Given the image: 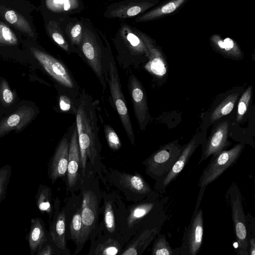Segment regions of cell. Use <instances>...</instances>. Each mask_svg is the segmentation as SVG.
I'll list each match as a JSON object with an SVG mask.
<instances>
[{
  "label": "cell",
  "instance_id": "cell-1",
  "mask_svg": "<svg viewBox=\"0 0 255 255\" xmlns=\"http://www.w3.org/2000/svg\"><path fill=\"white\" fill-rule=\"evenodd\" d=\"M80 102L76 112V128L80 163L84 174L87 159L94 158L97 152L99 129L94 104L85 96Z\"/></svg>",
  "mask_w": 255,
  "mask_h": 255
},
{
  "label": "cell",
  "instance_id": "cell-2",
  "mask_svg": "<svg viewBox=\"0 0 255 255\" xmlns=\"http://www.w3.org/2000/svg\"><path fill=\"white\" fill-rule=\"evenodd\" d=\"M36 8L30 0H0V19L24 38L36 41L38 32L32 15Z\"/></svg>",
  "mask_w": 255,
  "mask_h": 255
},
{
  "label": "cell",
  "instance_id": "cell-3",
  "mask_svg": "<svg viewBox=\"0 0 255 255\" xmlns=\"http://www.w3.org/2000/svg\"><path fill=\"white\" fill-rule=\"evenodd\" d=\"M84 34L79 52L85 57L100 80L103 89L106 87L102 69V59L105 54L108 39L91 20L84 18Z\"/></svg>",
  "mask_w": 255,
  "mask_h": 255
},
{
  "label": "cell",
  "instance_id": "cell-4",
  "mask_svg": "<svg viewBox=\"0 0 255 255\" xmlns=\"http://www.w3.org/2000/svg\"><path fill=\"white\" fill-rule=\"evenodd\" d=\"M225 200L231 209L234 231L238 243L237 254L249 255V240L246 215L241 191L238 185L232 182L225 194Z\"/></svg>",
  "mask_w": 255,
  "mask_h": 255
},
{
  "label": "cell",
  "instance_id": "cell-5",
  "mask_svg": "<svg viewBox=\"0 0 255 255\" xmlns=\"http://www.w3.org/2000/svg\"><path fill=\"white\" fill-rule=\"evenodd\" d=\"M182 148L183 146L178 140H175L160 146L143 161L146 173L155 180V183L166 175L177 160Z\"/></svg>",
  "mask_w": 255,
  "mask_h": 255
},
{
  "label": "cell",
  "instance_id": "cell-6",
  "mask_svg": "<svg viewBox=\"0 0 255 255\" xmlns=\"http://www.w3.org/2000/svg\"><path fill=\"white\" fill-rule=\"evenodd\" d=\"M244 147L245 144L240 142L229 150H223L217 154L212 155L210 162L199 178L198 186L206 187L234 165Z\"/></svg>",
  "mask_w": 255,
  "mask_h": 255
},
{
  "label": "cell",
  "instance_id": "cell-7",
  "mask_svg": "<svg viewBox=\"0 0 255 255\" xmlns=\"http://www.w3.org/2000/svg\"><path fill=\"white\" fill-rule=\"evenodd\" d=\"M206 188H200L195 210L189 225L185 230L179 247L180 255H197L201 250L204 234V221L203 211L199 207Z\"/></svg>",
  "mask_w": 255,
  "mask_h": 255
},
{
  "label": "cell",
  "instance_id": "cell-8",
  "mask_svg": "<svg viewBox=\"0 0 255 255\" xmlns=\"http://www.w3.org/2000/svg\"><path fill=\"white\" fill-rule=\"evenodd\" d=\"M108 83L112 98L125 131L131 143L134 145V135L126 101L122 91L118 70L111 49L109 52Z\"/></svg>",
  "mask_w": 255,
  "mask_h": 255
},
{
  "label": "cell",
  "instance_id": "cell-9",
  "mask_svg": "<svg viewBox=\"0 0 255 255\" xmlns=\"http://www.w3.org/2000/svg\"><path fill=\"white\" fill-rule=\"evenodd\" d=\"M24 44L32 56L53 79L65 87H73L71 77L61 62L40 47L36 41L24 38Z\"/></svg>",
  "mask_w": 255,
  "mask_h": 255
},
{
  "label": "cell",
  "instance_id": "cell-10",
  "mask_svg": "<svg viewBox=\"0 0 255 255\" xmlns=\"http://www.w3.org/2000/svg\"><path fill=\"white\" fill-rule=\"evenodd\" d=\"M119 52L136 57L149 56L147 48L137 32V28L127 23H122L118 29L114 39Z\"/></svg>",
  "mask_w": 255,
  "mask_h": 255
},
{
  "label": "cell",
  "instance_id": "cell-11",
  "mask_svg": "<svg viewBox=\"0 0 255 255\" xmlns=\"http://www.w3.org/2000/svg\"><path fill=\"white\" fill-rule=\"evenodd\" d=\"M205 133L200 132L193 135L189 141L183 146L182 149L175 162L159 181L155 183L154 188L161 194L165 193L169 185L175 180L188 163L190 157L198 146L206 140Z\"/></svg>",
  "mask_w": 255,
  "mask_h": 255
},
{
  "label": "cell",
  "instance_id": "cell-12",
  "mask_svg": "<svg viewBox=\"0 0 255 255\" xmlns=\"http://www.w3.org/2000/svg\"><path fill=\"white\" fill-rule=\"evenodd\" d=\"M163 0H120L108 5L103 13L105 18L124 19L136 17Z\"/></svg>",
  "mask_w": 255,
  "mask_h": 255
},
{
  "label": "cell",
  "instance_id": "cell-13",
  "mask_svg": "<svg viewBox=\"0 0 255 255\" xmlns=\"http://www.w3.org/2000/svg\"><path fill=\"white\" fill-rule=\"evenodd\" d=\"M84 8L83 0H41L40 6L43 19L59 20L79 13Z\"/></svg>",
  "mask_w": 255,
  "mask_h": 255
},
{
  "label": "cell",
  "instance_id": "cell-14",
  "mask_svg": "<svg viewBox=\"0 0 255 255\" xmlns=\"http://www.w3.org/2000/svg\"><path fill=\"white\" fill-rule=\"evenodd\" d=\"M128 87L139 128L143 130L150 119L145 92L140 82L133 75L128 78Z\"/></svg>",
  "mask_w": 255,
  "mask_h": 255
},
{
  "label": "cell",
  "instance_id": "cell-15",
  "mask_svg": "<svg viewBox=\"0 0 255 255\" xmlns=\"http://www.w3.org/2000/svg\"><path fill=\"white\" fill-rule=\"evenodd\" d=\"M35 116L36 112L32 107L27 106L19 107L0 121V138L12 131L18 132L22 130Z\"/></svg>",
  "mask_w": 255,
  "mask_h": 255
},
{
  "label": "cell",
  "instance_id": "cell-16",
  "mask_svg": "<svg viewBox=\"0 0 255 255\" xmlns=\"http://www.w3.org/2000/svg\"><path fill=\"white\" fill-rule=\"evenodd\" d=\"M229 126L228 122L224 121L213 129L208 139L202 144V152L199 164L210 156L225 150L231 144L228 140Z\"/></svg>",
  "mask_w": 255,
  "mask_h": 255
},
{
  "label": "cell",
  "instance_id": "cell-17",
  "mask_svg": "<svg viewBox=\"0 0 255 255\" xmlns=\"http://www.w3.org/2000/svg\"><path fill=\"white\" fill-rule=\"evenodd\" d=\"M137 32L149 52V61L145 65L146 69L155 77L163 78L167 73V64L161 48L156 41L146 33L138 29Z\"/></svg>",
  "mask_w": 255,
  "mask_h": 255
},
{
  "label": "cell",
  "instance_id": "cell-18",
  "mask_svg": "<svg viewBox=\"0 0 255 255\" xmlns=\"http://www.w3.org/2000/svg\"><path fill=\"white\" fill-rule=\"evenodd\" d=\"M98 201L95 194L91 191L83 192L81 214L82 232L80 244H83L94 229L97 218Z\"/></svg>",
  "mask_w": 255,
  "mask_h": 255
},
{
  "label": "cell",
  "instance_id": "cell-19",
  "mask_svg": "<svg viewBox=\"0 0 255 255\" xmlns=\"http://www.w3.org/2000/svg\"><path fill=\"white\" fill-rule=\"evenodd\" d=\"M188 0H163L151 9L135 17L134 21L136 23L146 22L174 14Z\"/></svg>",
  "mask_w": 255,
  "mask_h": 255
},
{
  "label": "cell",
  "instance_id": "cell-20",
  "mask_svg": "<svg viewBox=\"0 0 255 255\" xmlns=\"http://www.w3.org/2000/svg\"><path fill=\"white\" fill-rule=\"evenodd\" d=\"M68 152V140L64 138L58 144L49 165L48 176L53 183L67 173Z\"/></svg>",
  "mask_w": 255,
  "mask_h": 255
},
{
  "label": "cell",
  "instance_id": "cell-21",
  "mask_svg": "<svg viewBox=\"0 0 255 255\" xmlns=\"http://www.w3.org/2000/svg\"><path fill=\"white\" fill-rule=\"evenodd\" d=\"M58 20L75 51L79 52L84 34L83 17L70 16Z\"/></svg>",
  "mask_w": 255,
  "mask_h": 255
},
{
  "label": "cell",
  "instance_id": "cell-22",
  "mask_svg": "<svg viewBox=\"0 0 255 255\" xmlns=\"http://www.w3.org/2000/svg\"><path fill=\"white\" fill-rule=\"evenodd\" d=\"M80 152L76 127L74 128L69 145L67 170V182L70 187L75 186L79 177Z\"/></svg>",
  "mask_w": 255,
  "mask_h": 255
},
{
  "label": "cell",
  "instance_id": "cell-23",
  "mask_svg": "<svg viewBox=\"0 0 255 255\" xmlns=\"http://www.w3.org/2000/svg\"><path fill=\"white\" fill-rule=\"evenodd\" d=\"M165 221L161 222L154 226L145 229L139 237L126 249L122 255H139L159 234Z\"/></svg>",
  "mask_w": 255,
  "mask_h": 255
},
{
  "label": "cell",
  "instance_id": "cell-24",
  "mask_svg": "<svg viewBox=\"0 0 255 255\" xmlns=\"http://www.w3.org/2000/svg\"><path fill=\"white\" fill-rule=\"evenodd\" d=\"M209 40L213 49L224 57L234 59L243 58L242 51L233 39L230 37L223 38L220 35L215 34L210 37Z\"/></svg>",
  "mask_w": 255,
  "mask_h": 255
},
{
  "label": "cell",
  "instance_id": "cell-25",
  "mask_svg": "<svg viewBox=\"0 0 255 255\" xmlns=\"http://www.w3.org/2000/svg\"><path fill=\"white\" fill-rule=\"evenodd\" d=\"M45 32L56 44L67 52L75 51L58 20L44 19Z\"/></svg>",
  "mask_w": 255,
  "mask_h": 255
},
{
  "label": "cell",
  "instance_id": "cell-26",
  "mask_svg": "<svg viewBox=\"0 0 255 255\" xmlns=\"http://www.w3.org/2000/svg\"><path fill=\"white\" fill-rule=\"evenodd\" d=\"M54 203L55 211L53 220L50 224V235L56 246L61 250H64L66 248V217L63 211L58 212L57 202L55 201Z\"/></svg>",
  "mask_w": 255,
  "mask_h": 255
},
{
  "label": "cell",
  "instance_id": "cell-27",
  "mask_svg": "<svg viewBox=\"0 0 255 255\" xmlns=\"http://www.w3.org/2000/svg\"><path fill=\"white\" fill-rule=\"evenodd\" d=\"M47 241L44 224L40 218L31 219L28 242L31 255L37 253Z\"/></svg>",
  "mask_w": 255,
  "mask_h": 255
},
{
  "label": "cell",
  "instance_id": "cell-28",
  "mask_svg": "<svg viewBox=\"0 0 255 255\" xmlns=\"http://www.w3.org/2000/svg\"><path fill=\"white\" fill-rule=\"evenodd\" d=\"M120 182L124 187L132 192L143 196H150L155 193L149 184L138 174L132 175L122 173L120 176Z\"/></svg>",
  "mask_w": 255,
  "mask_h": 255
},
{
  "label": "cell",
  "instance_id": "cell-29",
  "mask_svg": "<svg viewBox=\"0 0 255 255\" xmlns=\"http://www.w3.org/2000/svg\"><path fill=\"white\" fill-rule=\"evenodd\" d=\"M24 43V37L8 24L0 19V47L16 48Z\"/></svg>",
  "mask_w": 255,
  "mask_h": 255
},
{
  "label": "cell",
  "instance_id": "cell-30",
  "mask_svg": "<svg viewBox=\"0 0 255 255\" xmlns=\"http://www.w3.org/2000/svg\"><path fill=\"white\" fill-rule=\"evenodd\" d=\"M36 204L37 208L42 213H46L50 220L53 213L52 204V192L50 188L45 185L39 186L35 194Z\"/></svg>",
  "mask_w": 255,
  "mask_h": 255
},
{
  "label": "cell",
  "instance_id": "cell-31",
  "mask_svg": "<svg viewBox=\"0 0 255 255\" xmlns=\"http://www.w3.org/2000/svg\"><path fill=\"white\" fill-rule=\"evenodd\" d=\"M240 95L238 92L228 95L212 112L209 122L212 124L222 117L230 114L233 110Z\"/></svg>",
  "mask_w": 255,
  "mask_h": 255
},
{
  "label": "cell",
  "instance_id": "cell-32",
  "mask_svg": "<svg viewBox=\"0 0 255 255\" xmlns=\"http://www.w3.org/2000/svg\"><path fill=\"white\" fill-rule=\"evenodd\" d=\"M179 247L172 249L164 234H158L154 239L151 254L152 255H180Z\"/></svg>",
  "mask_w": 255,
  "mask_h": 255
},
{
  "label": "cell",
  "instance_id": "cell-33",
  "mask_svg": "<svg viewBox=\"0 0 255 255\" xmlns=\"http://www.w3.org/2000/svg\"><path fill=\"white\" fill-rule=\"evenodd\" d=\"M120 251L119 244L115 240L109 239L103 243L99 244L96 248L89 253L95 255H116Z\"/></svg>",
  "mask_w": 255,
  "mask_h": 255
},
{
  "label": "cell",
  "instance_id": "cell-34",
  "mask_svg": "<svg viewBox=\"0 0 255 255\" xmlns=\"http://www.w3.org/2000/svg\"><path fill=\"white\" fill-rule=\"evenodd\" d=\"M253 93V86L250 85L242 95L238 105L236 120L241 122L246 114L251 102Z\"/></svg>",
  "mask_w": 255,
  "mask_h": 255
},
{
  "label": "cell",
  "instance_id": "cell-35",
  "mask_svg": "<svg viewBox=\"0 0 255 255\" xmlns=\"http://www.w3.org/2000/svg\"><path fill=\"white\" fill-rule=\"evenodd\" d=\"M16 96L10 89L8 82L2 79L0 83V102L5 107L11 106L15 102Z\"/></svg>",
  "mask_w": 255,
  "mask_h": 255
},
{
  "label": "cell",
  "instance_id": "cell-36",
  "mask_svg": "<svg viewBox=\"0 0 255 255\" xmlns=\"http://www.w3.org/2000/svg\"><path fill=\"white\" fill-rule=\"evenodd\" d=\"M70 229L72 239L77 244L80 243L82 232V222L80 209H78L73 215Z\"/></svg>",
  "mask_w": 255,
  "mask_h": 255
},
{
  "label": "cell",
  "instance_id": "cell-37",
  "mask_svg": "<svg viewBox=\"0 0 255 255\" xmlns=\"http://www.w3.org/2000/svg\"><path fill=\"white\" fill-rule=\"evenodd\" d=\"M12 173V167L7 164L0 168V203L4 199Z\"/></svg>",
  "mask_w": 255,
  "mask_h": 255
},
{
  "label": "cell",
  "instance_id": "cell-38",
  "mask_svg": "<svg viewBox=\"0 0 255 255\" xmlns=\"http://www.w3.org/2000/svg\"><path fill=\"white\" fill-rule=\"evenodd\" d=\"M249 240V255H255V219L248 212L246 215Z\"/></svg>",
  "mask_w": 255,
  "mask_h": 255
},
{
  "label": "cell",
  "instance_id": "cell-39",
  "mask_svg": "<svg viewBox=\"0 0 255 255\" xmlns=\"http://www.w3.org/2000/svg\"><path fill=\"white\" fill-rule=\"evenodd\" d=\"M104 132L109 147L113 150H119L121 142L115 130L110 126L105 125Z\"/></svg>",
  "mask_w": 255,
  "mask_h": 255
},
{
  "label": "cell",
  "instance_id": "cell-40",
  "mask_svg": "<svg viewBox=\"0 0 255 255\" xmlns=\"http://www.w3.org/2000/svg\"><path fill=\"white\" fill-rule=\"evenodd\" d=\"M104 223L107 230L111 233L115 231L116 224L114 213L111 202L105 204L104 211Z\"/></svg>",
  "mask_w": 255,
  "mask_h": 255
},
{
  "label": "cell",
  "instance_id": "cell-41",
  "mask_svg": "<svg viewBox=\"0 0 255 255\" xmlns=\"http://www.w3.org/2000/svg\"><path fill=\"white\" fill-rule=\"evenodd\" d=\"M59 105L60 109L63 111H68L70 109L71 105L69 99L64 96L60 98Z\"/></svg>",
  "mask_w": 255,
  "mask_h": 255
},
{
  "label": "cell",
  "instance_id": "cell-42",
  "mask_svg": "<svg viewBox=\"0 0 255 255\" xmlns=\"http://www.w3.org/2000/svg\"><path fill=\"white\" fill-rule=\"evenodd\" d=\"M37 255H51L53 254V251L50 245H46L42 247L36 253Z\"/></svg>",
  "mask_w": 255,
  "mask_h": 255
},
{
  "label": "cell",
  "instance_id": "cell-43",
  "mask_svg": "<svg viewBox=\"0 0 255 255\" xmlns=\"http://www.w3.org/2000/svg\"><path fill=\"white\" fill-rule=\"evenodd\" d=\"M104 1H114V0H103Z\"/></svg>",
  "mask_w": 255,
  "mask_h": 255
}]
</instances>
